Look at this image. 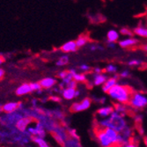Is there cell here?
Here are the masks:
<instances>
[{"instance_id": "obj_8", "label": "cell", "mask_w": 147, "mask_h": 147, "mask_svg": "<svg viewBox=\"0 0 147 147\" xmlns=\"http://www.w3.org/2000/svg\"><path fill=\"white\" fill-rule=\"evenodd\" d=\"M92 105V100L90 98H84L80 101L74 102L70 108V110L73 113H78L86 111L88 109H90V107Z\"/></svg>"}, {"instance_id": "obj_36", "label": "cell", "mask_w": 147, "mask_h": 147, "mask_svg": "<svg viewBox=\"0 0 147 147\" xmlns=\"http://www.w3.org/2000/svg\"><path fill=\"white\" fill-rule=\"evenodd\" d=\"M89 49L92 50V51H95V50H102L103 48L101 46H99L97 44H92L89 46Z\"/></svg>"}, {"instance_id": "obj_37", "label": "cell", "mask_w": 147, "mask_h": 147, "mask_svg": "<svg viewBox=\"0 0 147 147\" xmlns=\"http://www.w3.org/2000/svg\"><path fill=\"white\" fill-rule=\"evenodd\" d=\"M50 100L52 101H55V102H60L61 101V98L58 97V96H51L50 97Z\"/></svg>"}, {"instance_id": "obj_14", "label": "cell", "mask_w": 147, "mask_h": 147, "mask_svg": "<svg viewBox=\"0 0 147 147\" xmlns=\"http://www.w3.org/2000/svg\"><path fill=\"white\" fill-rule=\"evenodd\" d=\"M39 83H40V85H41L42 89H51L55 86H57V79L54 78L47 77V78H44L40 80Z\"/></svg>"}, {"instance_id": "obj_15", "label": "cell", "mask_w": 147, "mask_h": 147, "mask_svg": "<svg viewBox=\"0 0 147 147\" xmlns=\"http://www.w3.org/2000/svg\"><path fill=\"white\" fill-rule=\"evenodd\" d=\"M108 79V77H107L106 74L102 73H99V74H95L93 73L92 74V83L93 86H103L105 84V82L107 81Z\"/></svg>"}, {"instance_id": "obj_41", "label": "cell", "mask_w": 147, "mask_h": 147, "mask_svg": "<svg viewBox=\"0 0 147 147\" xmlns=\"http://www.w3.org/2000/svg\"><path fill=\"white\" fill-rule=\"evenodd\" d=\"M140 48H141V49H143L144 51L147 52V43H146V44H144V45H142Z\"/></svg>"}, {"instance_id": "obj_21", "label": "cell", "mask_w": 147, "mask_h": 147, "mask_svg": "<svg viewBox=\"0 0 147 147\" xmlns=\"http://www.w3.org/2000/svg\"><path fill=\"white\" fill-rule=\"evenodd\" d=\"M133 33L134 34L143 37V38H147V28L143 26H138L137 28L133 29Z\"/></svg>"}, {"instance_id": "obj_29", "label": "cell", "mask_w": 147, "mask_h": 147, "mask_svg": "<svg viewBox=\"0 0 147 147\" xmlns=\"http://www.w3.org/2000/svg\"><path fill=\"white\" fill-rule=\"evenodd\" d=\"M67 132H68V135H69V138H70L79 140V137H78V135L77 131H76L74 129L68 127V128H67Z\"/></svg>"}, {"instance_id": "obj_18", "label": "cell", "mask_w": 147, "mask_h": 147, "mask_svg": "<svg viewBox=\"0 0 147 147\" xmlns=\"http://www.w3.org/2000/svg\"><path fill=\"white\" fill-rule=\"evenodd\" d=\"M32 92H33V90H32L31 85L28 84V83L21 84L15 91L16 94L18 96H23V95H26V94H28V93H30Z\"/></svg>"}, {"instance_id": "obj_6", "label": "cell", "mask_w": 147, "mask_h": 147, "mask_svg": "<svg viewBox=\"0 0 147 147\" xmlns=\"http://www.w3.org/2000/svg\"><path fill=\"white\" fill-rule=\"evenodd\" d=\"M23 117L24 115L20 111H16L10 114H5L4 116L1 117V121L0 122H1L2 125L6 126V128L9 129L11 127H15L16 123Z\"/></svg>"}, {"instance_id": "obj_44", "label": "cell", "mask_w": 147, "mask_h": 147, "mask_svg": "<svg viewBox=\"0 0 147 147\" xmlns=\"http://www.w3.org/2000/svg\"><path fill=\"white\" fill-rule=\"evenodd\" d=\"M2 111V106H1V104H0V112Z\"/></svg>"}, {"instance_id": "obj_19", "label": "cell", "mask_w": 147, "mask_h": 147, "mask_svg": "<svg viewBox=\"0 0 147 147\" xmlns=\"http://www.w3.org/2000/svg\"><path fill=\"white\" fill-rule=\"evenodd\" d=\"M78 49V48L77 46L76 41H69L67 42L63 43L60 48V49L64 53H72V52H75Z\"/></svg>"}, {"instance_id": "obj_40", "label": "cell", "mask_w": 147, "mask_h": 147, "mask_svg": "<svg viewBox=\"0 0 147 147\" xmlns=\"http://www.w3.org/2000/svg\"><path fill=\"white\" fill-rule=\"evenodd\" d=\"M107 46H108L109 48H115V43H112V42H107Z\"/></svg>"}, {"instance_id": "obj_33", "label": "cell", "mask_w": 147, "mask_h": 147, "mask_svg": "<svg viewBox=\"0 0 147 147\" xmlns=\"http://www.w3.org/2000/svg\"><path fill=\"white\" fill-rule=\"evenodd\" d=\"M127 63H128L129 66H130V67H135V66H139V65H141L142 61H140V60H138V59H131V60H129Z\"/></svg>"}, {"instance_id": "obj_9", "label": "cell", "mask_w": 147, "mask_h": 147, "mask_svg": "<svg viewBox=\"0 0 147 147\" xmlns=\"http://www.w3.org/2000/svg\"><path fill=\"white\" fill-rule=\"evenodd\" d=\"M23 109H25V107L22 102H8L2 106V111L5 114L21 111Z\"/></svg>"}, {"instance_id": "obj_27", "label": "cell", "mask_w": 147, "mask_h": 147, "mask_svg": "<svg viewBox=\"0 0 147 147\" xmlns=\"http://www.w3.org/2000/svg\"><path fill=\"white\" fill-rule=\"evenodd\" d=\"M118 68H117V66L113 64V63H109L105 67L104 69V71H106L107 73H110V74H113V73H115L117 71Z\"/></svg>"}, {"instance_id": "obj_34", "label": "cell", "mask_w": 147, "mask_h": 147, "mask_svg": "<svg viewBox=\"0 0 147 147\" xmlns=\"http://www.w3.org/2000/svg\"><path fill=\"white\" fill-rule=\"evenodd\" d=\"M68 74H69V71H61L57 73V77L61 78V80H63L65 78H67Z\"/></svg>"}, {"instance_id": "obj_23", "label": "cell", "mask_w": 147, "mask_h": 147, "mask_svg": "<svg viewBox=\"0 0 147 147\" xmlns=\"http://www.w3.org/2000/svg\"><path fill=\"white\" fill-rule=\"evenodd\" d=\"M73 80L76 81L77 83H85L87 81V76L86 74L85 73H82V72H76L74 75H73Z\"/></svg>"}, {"instance_id": "obj_10", "label": "cell", "mask_w": 147, "mask_h": 147, "mask_svg": "<svg viewBox=\"0 0 147 147\" xmlns=\"http://www.w3.org/2000/svg\"><path fill=\"white\" fill-rule=\"evenodd\" d=\"M36 121L34 119L31 118V117H28V116H24L23 118H21L20 121L16 123L15 125V128L20 131V132H25L28 129V128L30 126L31 123H35Z\"/></svg>"}, {"instance_id": "obj_35", "label": "cell", "mask_w": 147, "mask_h": 147, "mask_svg": "<svg viewBox=\"0 0 147 147\" xmlns=\"http://www.w3.org/2000/svg\"><path fill=\"white\" fill-rule=\"evenodd\" d=\"M120 78H129L130 76V73H129V70H123L121 72L119 73L118 75Z\"/></svg>"}, {"instance_id": "obj_3", "label": "cell", "mask_w": 147, "mask_h": 147, "mask_svg": "<svg viewBox=\"0 0 147 147\" xmlns=\"http://www.w3.org/2000/svg\"><path fill=\"white\" fill-rule=\"evenodd\" d=\"M132 93H133V90L129 86L117 84L108 92V94L112 100L115 101V103L128 105Z\"/></svg>"}, {"instance_id": "obj_22", "label": "cell", "mask_w": 147, "mask_h": 147, "mask_svg": "<svg viewBox=\"0 0 147 147\" xmlns=\"http://www.w3.org/2000/svg\"><path fill=\"white\" fill-rule=\"evenodd\" d=\"M89 37L86 35V34H81L79 35L77 40H76V43H77V46L78 48H81L85 45H86L88 42H89Z\"/></svg>"}, {"instance_id": "obj_24", "label": "cell", "mask_w": 147, "mask_h": 147, "mask_svg": "<svg viewBox=\"0 0 147 147\" xmlns=\"http://www.w3.org/2000/svg\"><path fill=\"white\" fill-rule=\"evenodd\" d=\"M69 61H70V58H69V57H68L67 55H63V56H61V57L57 59V65L59 66V67H63V66H64V65H66V64H68Z\"/></svg>"}, {"instance_id": "obj_43", "label": "cell", "mask_w": 147, "mask_h": 147, "mask_svg": "<svg viewBox=\"0 0 147 147\" xmlns=\"http://www.w3.org/2000/svg\"><path fill=\"white\" fill-rule=\"evenodd\" d=\"M3 62H4V58L2 57H0V65L3 63Z\"/></svg>"}, {"instance_id": "obj_25", "label": "cell", "mask_w": 147, "mask_h": 147, "mask_svg": "<svg viewBox=\"0 0 147 147\" xmlns=\"http://www.w3.org/2000/svg\"><path fill=\"white\" fill-rule=\"evenodd\" d=\"M63 147H82V146H81V144H80V143H79V140L69 138L67 141H66V143H65Z\"/></svg>"}, {"instance_id": "obj_20", "label": "cell", "mask_w": 147, "mask_h": 147, "mask_svg": "<svg viewBox=\"0 0 147 147\" xmlns=\"http://www.w3.org/2000/svg\"><path fill=\"white\" fill-rule=\"evenodd\" d=\"M119 38H120V33L115 29H111L107 33V42H108L115 43L116 42H118Z\"/></svg>"}, {"instance_id": "obj_26", "label": "cell", "mask_w": 147, "mask_h": 147, "mask_svg": "<svg viewBox=\"0 0 147 147\" xmlns=\"http://www.w3.org/2000/svg\"><path fill=\"white\" fill-rule=\"evenodd\" d=\"M32 140L39 146V147H50L49 144L46 142L44 138H32Z\"/></svg>"}, {"instance_id": "obj_42", "label": "cell", "mask_w": 147, "mask_h": 147, "mask_svg": "<svg viewBox=\"0 0 147 147\" xmlns=\"http://www.w3.org/2000/svg\"><path fill=\"white\" fill-rule=\"evenodd\" d=\"M144 146L147 147V136L144 137Z\"/></svg>"}, {"instance_id": "obj_7", "label": "cell", "mask_w": 147, "mask_h": 147, "mask_svg": "<svg viewBox=\"0 0 147 147\" xmlns=\"http://www.w3.org/2000/svg\"><path fill=\"white\" fill-rule=\"evenodd\" d=\"M26 131L28 132V134L31 136V138H44L47 134L46 133L47 130L40 122H36L34 126H29L28 129H26Z\"/></svg>"}, {"instance_id": "obj_1", "label": "cell", "mask_w": 147, "mask_h": 147, "mask_svg": "<svg viewBox=\"0 0 147 147\" xmlns=\"http://www.w3.org/2000/svg\"><path fill=\"white\" fill-rule=\"evenodd\" d=\"M95 138L100 147H116L118 145L119 133L110 128H93Z\"/></svg>"}, {"instance_id": "obj_17", "label": "cell", "mask_w": 147, "mask_h": 147, "mask_svg": "<svg viewBox=\"0 0 147 147\" xmlns=\"http://www.w3.org/2000/svg\"><path fill=\"white\" fill-rule=\"evenodd\" d=\"M114 109L115 111L117 112L118 114H120L123 116H126L127 115H129V113L131 111V109L129 108V106L127 104H120V103H115L114 105Z\"/></svg>"}, {"instance_id": "obj_11", "label": "cell", "mask_w": 147, "mask_h": 147, "mask_svg": "<svg viewBox=\"0 0 147 147\" xmlns=\"http://www.w3.org/2000/svg\"><path fill=\"white\" fill-rule=\"evenodd\" d=\"M115 111L114 106H104L96 110V115L99 119L109 118Z\"/></svg>"}, {"instance_id": "obj_2", "label": "cell", "mask_w": 147, "mask_h": 147, "mask_svg": "<svg viewBox=\"0 0 147 147\" xmlns=\"http://www.w3.org/2000/svg\"><path fill=\"white\" fill-rule=\"evenodd\" d=\"M94 126L100 128H110L117 131L118 133L122 132L126 127H128L127 120L124 116L114 111V113L106 119H98Z\"/></svg>"}, {"instance_id": "obj_28", "label": "cell", "mask_w": 147, "mask_h": 147, "mask_svg": "<svg viewBox=\"0 0 147 147\" xmlns=\"http://www.w3.org/2000/svg\"><path fill=\"white\" fill-rule=\"evenodd\" d=\"M120 34H122L123 36H126V38L128 37H132L133 34H134V33H133V31H131L130 29H129L128 28H122L121 29H120Z\"/></svg>"}, {"instance_id": "obj_30", "label": "cell", "mask_w": 147, "mask_h": 147, "mask_svg": "<svg viewBox=\"0 0 147 147\" xmlns=\"http://www.w3.org/2000/svg\"><path fill=\"white\" fill-rule=\"evenodd\" d=\"M116 147H139L138 144V141L137 139H133L132 141L125 144H122V145H117Z\"/></svg>"}, {"instance_id": "obj_31", "label": "cell", "mask_w": 147, "mask_h": 147, "mask_svg": "<svg viewBox=\"0 0 147 147\" xmlns=\"http://www.w3.org/2000/svg\"><path fill=\"white\" fill-rule=\"evenodd\" d=\"M30 85H31V87H32L33 92H38V93L41 92V91H42V86H41V85H40L39 82L30 83Z\"/></svg>"}, {"instance_id": "obj_39", "label": "cell", "mask_w": 147, "mask_h": 147, "mask_svg": "<svg viewBox=\"0 0 147 147\" xmlns=\"http://www.w3.org/2000/svg\"><path fill=\"white\" fill-rule=\"evenodd\" d=\"M5 76V71L2 69V68H0V80H1Z\"/></svg>"}, {"instance_id": "obj_32", "label": "cell", "mask_w": 147, "mask_h": 147, "mask_svg": "<svg viewBox=\"0 0 147 147\" xmlns=\"http://www.w3.org/2000/svg\"><path fill=\"white\" fill-rule=\"evenodd\" d=\"M78 70L81 71L82 73H86V72H89L91 71V67L88 65V64H86V63H83L81 65H79V67H78Z\"/></svg>"}, {"instance_id": "obj_5", "label": "cell", "mask_w": 147, "mask_h": 147, "mask_svg": "<svg viewBox=\"0 0 147 147\" xmlns=\"http://www.w3.org/2000/svg\"><path fill=\"white\" fill-rule=\"evenodd\" d=\"M67 128L63 126L61 123L57 126V128L51 132V135L53 136V138H55V140L57 142V144H59L61 146H64L66 141H67L70 138L67 132Z\"/></svg>"}, {"instance_id": "obj_12", "label": "cell", "mask_w": 147, "mask_h": 147, "mask_svg": "<svg viewBox=\"0 0 147 147\" xmlns=\"http://www.w3.org/2000/svg\"><path fill=\"white\" fill-rule=\"evenodd\" d=\"M138 42H139V41L138 39H136L134 37H128V38H124V39L121 40V41H119L118 44L123 49H129V48L137 46L138 44Z\"/></svg>"}, {"instance_id": "obj_4", "label": "cell", "mask_w": 147, "mask_h": 147, "mask_svg": "<svg viewBox=\"0 0 147 147\" xmlns=\"http://www.w3.org/2000/svg\"><path fill=\"white\" fill-rule=\"evenodd\" d=\"M128 105L131 109L142 110L147 107V95L141 92H133Z\"/></svg>"}, {"instance_id": "obj_45", "label": "cell", "mask_w": 147, "mask_h": 147, "mask_svg": "<svg viewBox=\"0 0 147 147\" xmlns=\"http://www.w3.org/2000/svg\"><path fill=\"white\" fill-rule=\"evenodd\" d=\"M0 121H1V116H0Z\"/></svg>"}, {"instance_id": "obj_13", "label": "cell", "mask_w": 147, "mask_h": 147, "mask_svg": "<svg viewBox=\"0 0 147 147\" xmlns=\"http://www.w3.org/2000/svg\"><path fill=\"white\" fill-rule=\"evenodd\" d=\"M118 75H115L114 77L108 78L105 84L102 86V91L104 92H109L114 86H115L118 84Z\"/></svg>"}, {"instance_id": "obj_16", "label": "cell", "mask_w": 147, "mask_h": 147, "mask_svg": "<svg viewBox=\"0 0 147 147\" xmlns=\"http://www.w3.org/2000/svg\"><path fill=\"white\" fill-rule=\"evenodd\" d=\"M61 94L63 99L66 100H71L75 98H77V89L74 88H64L63 90H62Z\"/></svg>"}, {"instance_id": "obj_38", "label": "cell", "mask_w": 147, "mask_h": 147, "mask_svg": "<svg viewBox=\"0 0 147 147\" xmlns=\"http://www.w3.org/2000/svg\"><path fill=\"white\" fill-rule=\"evenodd\" d=\"M93 73H95V74L102 73V69H100V67H96V68L93 69Z\"/></svg>"}]
</instances>
